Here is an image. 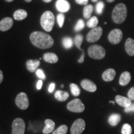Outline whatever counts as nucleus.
I'll return each instance as SVG.
<instances>
[{"mask_svg":"<svg viewBox=\"0 0 134 134\" xmlns=\"http://www.w3.org/2000/svg\"><path fill=\"white\" fill-rule=\"evenodd\" d=\"M30 41L36 47L47 49L53 46L54 41L50 35L42 32H34L30 35Z\"/></svg>","mask_w":134,"mask_h":134,"instance_id":"f257e3e1","label":"nucleus"},{"mask_svg":"<svg viewBox=\"0 0 134 134\" xmlns=\"http://www.w3.org/2000/svg\"><path fill=\"white\" fill-rule=\"evenodd\" d=\"M127 16V9L125 4L119 3L114 8L112 13V19L115 24H121L126 19Z\"/></svg>","mask_w":134,"mask_h":134,"instance_id":"f03ea898","label":"nucleus"},{"mask_svg":"<svg viewBox=\"0 0 134 134\" xmlns=\"http://www.w3.org/2000/svg\"><path fill=\"white\" fill-rule=\"evenodd\" d=\"M55 24V16L51 11H47L42 15L41 25L43 29L47 32H50Z\"/></svg>","mask_w":134,"mask_h":134,"instance_id":"7ed1b4c3","label":"nucleus"},{"mask_svg":"<svg viewBox=\"0 0 134 134\" xmlns=\"http://www.w3.org/2000/svg\"><path fill=\"white\" fill-rule=\"evenodd\" d=\"M88 53L90 57L96 60H100L105 56V50L102 46L99 45H93L88 50Z\"/></svg>","mask_w":134,"mask_h":134,"instance_id":"20e7f679","label":"nucleus"},{"mask_svg":"<svg viewBox=\"0 0 134 134\" xmlns=\"http://www.w3.org/2000/svg\"><path fill=\"white\" fill-rule=\"evenodd\" d=\"M66 108L72 113H80L85 110V107L80 99H75L67 104Z\"/></svg>","mask_w":134,"mask_h":134,"instance_id":"39448f33","label":"nucleus"},{"mask_svg":"<svg viewBox=\"0 0 134 134\" xmlns=\"http://www.w3.org/2000/svg\"><path fill=\"white\" fill-rule=\"evenodd\" d=\"M103 29L101 27H96L89 32L86 36V41L88 42L93 43L98 41L103 34Z\"/></svg>","mask_w":134,"mask_h":134,"instance_id":"423d86ee","label":"nucleus"},{"mask_svg":"<svg viewBox=\"0 0 134 134\" xmlns=\"http://www.w3.org/2000/svg\"><path fill=\"white\" fill-rule=\"evenodd\" d=\"M15 103L17 106L22 110H26L29 105V100L25 93H20L17 95Z\"/></svg>","mask_w":134,"mask_h":134,"instance_id":"0eeeda50","label":"nucleus"},{"mask_svg":"<svg viewBox=\"0 0 134 134\" xmlns=\"http://www.w3.org/2000/svg\"><path fill=\"white\" fill-rule=\"evenodd\" d=\"M26 125L21 118H16L12 124V134H24Z\"/></svg>","mask_w":134,"mask_h":134,"instance_id":"6e6552de","label":"nucleus"},{"mask_svg":"<svg viewBox=\"0 0 134 134\" xmlns=\"http://www.w3.org/2000/svg\"><path fill=\"white\" fill-rule=\"evenodd\" d=\"M122 37H123V33L121 30L119 29H113L110 32L108 36L109 41L114 45L119 43L122 41Z\"/></svg>","mask_w":134,"mask_h":134,"instance_id":"1a4fd4ad","label":"nucleus"},{"mask_svg":"<svg viewBox=\"0 0 134 134\" xmlns=\"http://www.w3.org/2000/svg\"><path fill=\"white\" fill-rule=\"evenodd\" d=\"M86 124L82 119H78L73 122L71 125L70 132L71 134H81L85 129Z\"/></svg>","mask_w":134,"mask_h":134,"instance_id":"9d476101","label":"nucleus"},{"mask_svg":"<svg viewBox=\"0 0 134 134\" xmlns=\"http://www.w3.org/2000/svg\"><path fill=\"white\" fill-rule=\"evenodd\" d=\"M81 86L84 90L89 92H91V93L95 92L97 90V86L95 83L88 79L82 80L81 82Z\"/></svg>","mask_w":134,"mask_h":134,"instance_id":"9b49d317","label":"nucleus"},{"mask_svg":"<svg viewBox=\"0 0 134 134\" xmlns=\"http://www.w3.org/2000/svg\"><path fill=\"white\" fill-rule=\"evenodd\" d=\"M56 8L61 13L68 12L70 9V3L66 0H57L55 3Z\"/></svg>","mask_w":134,"mask_h":134,"instance_id":"f8f14e48","label":"nucleus"},{"mask_svg":"<svg viewBox=\"0 0 134 134\" xmlns=\"http://www.w3.org/2000/svg\"><path fill=\"white\" fill-rule=\"evenodd\" d=\"M14 24L13 19L11 18H5L0 21V31H7L12 27Z\"/></svg>","mask_w":134,"mask_h":134,"instance_id":"ddd939ff","label":"nucleus"},{"mask_svg":"<svg viewBox=\"0 0 134 134\" xmlns=\"http://www.w3.org/2000/svg\"><path fill=\"white\" fill-rule=\"evenodd\" d=\"M115 101L120 106L126 108L132 104V100L129 98H125L124 96L117 95L115 97Z\"/></svg>","mask_w":134,"mask_h":134,"instance_id":"4468645a","label":"nucleus"},{"mask_svg":"<svg viewBox=\"0 0 134 134\" xmlns=\"http://www.w3.org/2000/svg\"><path fill=\"white\" fill-rule=\"evenodd\" d=\"M26 68L27 70L31 73L36 71L40 65V60H29L26 62Z\"/></svg>","mask_w":134,"mask_h":134,"instance_id":"2eb2a0df","label":"nucleus"},{"mask_svg":"<svg viewBox=\"0 0 134 134\" xmlns=\"http://www.w3.org/2000/svg\"><path fill=\"white\" fill-rule=\"evenodd\" d=\"M115 75H116V73H115L114 70L113 68H109L103 73L102 78L105 81L109 82L113 81L114 79Z\"/></svg>","mask_w":134,"mask_h":134,"instance_id":"dca6fc26","label":"nucleus"},{"mask_svg":"<svg viewBox=\"0 0 134 134\" xmlns=\"http://www.w3.org/2000/svg\"><path fill=\"white\" fill-rule=\"evenodd\" d=\"M125 49L127 54L130 56H134V40L128 38L125 43Z\"/></svg>","mask_w":134,"mask_h":134,"instance_id":"f3484780","label":"nucleus"},{"mask_svg":"<svg viewBox=\"0 0 134 134\" xmlns=\"http://www.w3.org/2000/svg\"><path fill=\"white\" fill-rule=\"evenodd\" d=\"M45 124H46V126L42 130L43 134H48L53 132L55 129V122L52 120L48 119H46L45 120Z\"/></svg>","mask_w":134,"mask_h":134,"instance_id":"a211bd4d","label":"nucleus"},{"mask_svg":"<svg viewBox=\"0 0 134 134\" xmlns=\"http://www.w3.org/2000/svg\"><path fill=\"white\" fill-rule=\"evenodd\" d=\"M43 59L45 62L50 63H55L58 61V56L54 53H46L43 55Z\"/></svg>","mask_w":134,"mask_h":134,"instance_id":"6ab92c4d","label":"nucleus"},{"mask_svg":"<svg viewBox=\"0 0 134 134\" xmlns=\"http://www.w3.org/2000/svg\"><path fill=\"white\" fill-rule=\"evenodd\" d=\"M131 80V75L129 71L122 73L119 78V84L121 86H126L130 83Z\"/></svg>","mask_w":134,"mask_h":134,"instance_id":"aec40b11","label":"nucleus"},{"mask_svg":"<svg viewBox=\"0 0 134 134\" xmlns=\"http://www.w3.org/2000/svg\"><path fill=\"white\" fill-rule=\"evenodd\" d=\"M27 16V13L24 9H18L13 14L14 19L17 21H21L24 19Z\"/></svg>","mask_w":134,"mask_h":134,"instance_id":"412c9836","label":"nucleus"},{"mask_svg":"<svg viewBox=\"0 0 134 134\" xmlns=\"http://www.w3.org/2000/svg\"><path fill=\"white\" fill-rule=\"evenodd\" d=\"M121 119V116L119 114H113L109 117L108 122L112 126H115L119 123Z\"/></svg>","mask_w":134,"mask_h":134,"instance_id":"4be33fe9","label":"nucleus"},{"mask_svg":"<svg viewBox=\"0 0 134 134\" xmlns=\"http://www.w3.org/2000/svg\"><path fill=\"white\" fill-rule=\"evenodd\" d=\"M55 98L57 100H59V101H65L69 98V94L66 91L58 90L55 93Z\"/></svg>","mask_w":134,"mask_h":134,"instance_id":"5701e85b","label":"nucleus"},{"mask_svg":"<svg viewBox=\"0 0 134 134\" xmlns=\"http://www.w3.org/2000/svg\"><path fill=\"white\" fill-rule=\"evenodd\" d=\"M93 11V6L91 4H87L83 8V16L85 19H89L91 18Z\"/></svg>","mask_w":134,"mask_h":134,"instance_id":"b1692460","label":"nucleus"},{"mask_svg":"<svg viewBox=\"0 0 134 134\" xmlns=\"http://www.w3.org/2000/svg\"><path fill=\"white\" fill-rule=\"evenodd\" d=\"M73 39L70 37H65L62 39V45L65 49H70L73 47Z\"/></svg>","mask_w":134,"mask_h":134,"instance_id":"393cba45","label":"nucleus"},{"mask_svg":"<svg viewBox=\"0 0 134 134\" xmlns=\"http://www.w3.org/2000/svg\"><path fill=\"white\" fill-rule=\"evenodd\" d=\"M98 23L99 21L98 18L96 16H93L89 19L88 22H87L86 25L88 27L93 29V28L96 27L98 24Z\"/></svg>","mask_w":134,"mask_h":134,"instance_id":"a878e982","label":"nucleus"},{"mask_svg":"<svg viewBox=\"0 0 134 134\" xmlns=\"http://www.w3.org/2000/svg\"><path fill=\"white\" fill-rule=\"evenodd\" d=\"M70 90H71V92L72 94L74 96H80V93H81V90L78 85L75 83H71L70 85Z\"/></svg>","mask_w":134,"mask_h":134,"instance_id":"bb28decb","label":"nucleus"},{"mask_svg":"<svg viewBox=\"0 0 134 134\" xmlns=\"http://www.w3.org/2000/svg\"><path fill=\"white\" fill-rule=\"evenodd\" d=\"M83 36H82L81 34H77L76 36L75 37L74 40H73L74 44L79 50H81V46L82 42H83Z\"/></svg>","mask_w":134,"mask_h":134,"instance_id":"cd10ccee","label":"nucleus"},{"mask_svg":"<svg viewBox=\"0 0 134 134\" xmlns=\"http://www.w3.org/2000/svg\"><path fill=\"white\" fill-rule=\"evenodd\" d=\"M67 132H68V127L66 125H62L54 130L52 134H66Z\"/></svg>","mask_w":134,"mask_h":134,"instance_id":"c85d7f7f","label":"nucleus"},{"mask_svg":"<svg viewBox=\"0 0 134 134\" xmlns=\"http://www.w3.org/2000/svg\"><path fill=\"white\" fill-rule=\"evenodd\" d=\"M85 22H84V21L83 19H79L78 21V22H77L76 24L75 25V31L76 32H78V31H81L82 29H84V27H85Z\"/></svg>","mask_w":134,"mask_h":134,"instance_id":"c756f323","label":"nucleus"},{"mask_svg":"<svg viewBox=\"0 0 134 134\" xmlns=\"http://www.w3.org/2000/svg\"><path fill=\"white\" fill-rule=\"evenodd\" d=\"M104 8V3L103 1H99L96 6V11L98 14H102L103 12V9Z\"/></svg>","mask_w":134,"mask_h":134,"instance_id":"7c9ffc66","label":"nucleus"},{"mask_svg":"<svg viewBox=\"0 0 134 134\" xmlns=\"http://www.w3.org/2000/svg\"><path fill=\"white\" fill-rule=\"evenodd\" d=\"M132 127L129 124H125L123 125L122 128V134H132Z\"/></svg>","mask_w":134,"mask_h":134,"instance_id":"2f4dec72","label":"nucleus"},{"mask_svg":"<svg viewBox=\"0 0 134 134\" xmlns=\"http://www.w3.org/2000/svg\"><path fill=\"white\" fill-rule=\"evenodd\" d=\"M57 23L58 24V26L60 28H62L63 26V24H64L65 21V16L62 13L58 14L57 16Z\"/></svg>","mask_w":134,"mask_h":134,"instance_id":"473e14b6","label":"nucleus"},{"mask_svg":"<svg viewBox=\"0 0 134 134\" xmlns=\"http://www.w3.org/2000/svg\"><path fill=\"white\" fill-rule=\"evenodd\" d=\"M37 76L38 77V78H40L41 80H46V76L45 75L44 72L42 69H37V71H36Z\"/></svg>","mask_w":134,"mask_h":134,"instance_id":"72a5a7b5","label":"nucleus"},{"mask_svg":"<svg viewBox=\"0 0 134 134\" xmlns=\"http://www.w3.org/2000/svg\"><path fill=\"white\" fill-rule=\"evenodd\" d=\"M127 96H128V98H130L131 100H134V86L130 89L128 93H127Z\"/></svg>","mask_w":134,"mask_h":134,"instance_id":"f704fd0d","label":"nucleus"},{"mask_svg":"<svg viewBox=\"0 0 134 134\" xmlns=\"http://www.w3.org/2000/svg\"><path fill=\"white\" fill-rule=\"evenodd\" d=\"M125 113H130V112H134V103H132L129 106L125 108Z\"/></svg>","mask_w":134,"mask_h":134,"instance_id":"c9c22d12","label":"nucleus"},{"mask_svg":"<svg viewBox=\"0 0 134 134\" xmlns=\"http://www.w3.org/2000/svg\"><path fill=\"white\" fill-rule=\"evenodd\" d=\"M76 3L80 5H86L88 4L89 0H75Z\"/></svg>","mask_w":134,"mask_h":134,"instance_id":"e433bc0d","label":"nucleus"},{"mask_svg":"<svg viewBox=\"0 0 134 134\" xmlns=\"http://www.w3.org/2000/svg\"><path fill=\"white\" fill-rule=\"evenodd\" d=\"M84 59H85V52H84V50H82V54H81V57L79 58V60H78V63H83Z\"/></svg>","mask_w":134,"mask_h":134,"instance_id":"4c0bfd02","label":"nucleus"},{"mask_svg":"<svg viewBox=\"0 0 134 134\" xmlns=\"http://www.w3.org/2000/svg\"><path fill=\"white\" fill-rule=\"evenodd\" d=\"M55 89V84L54 83H51L49 87H48V92L49 93H52V92L53 91V90H54Z\"/></svg>","mask_w":134,"mask_h":134,"instance_id":"58836bf2","label":"nucleus"},{"mask_svg":"<svg viewBox=\"0 0 134 134\" xmlns=\"http://www.w3.org/2000/svg\"><path fill=\"white\" fill-rule=\"evenodd\" d=\"M43 82L42 81V80H38L37 83V88L38 90H40L42 88V86Z\"/></svg>","mask_w":134,"mask_h":134,"instance_id":"ea45409f","label":"nucleus"},{"mask_svg":"<svg viewBox=\"0 0 134 134\" xmlns=\"http://www.w3.org/2000/svg\"><path fill=\"white\" fill-rule=\"evenodd\" d=\"M3 80V73L2 71L0 70V84L2 83Z\"/></svg>","mask_w":134,"mask_h":134,"instance_id":"a19ab883","label":"nucleus"},{"mask_svg":"<svg viewBox=\"0 0 134 134\" xmlns=\"http://www.w3.org/2000/svg\"><path fill=\"white\" fill-rule=\"evenodd\" d=\"M42 1H44L45 3H50V2H51L52 0H42Z\"/></svg>","mask_w":134,"mask_h":134,"instance_id":"79ce46f5","label":"nucleus"},{"mask_svg":"<svg viewBox=\"0 0 134 134\" xmlns=\"http://www.w3.org/2000/svg\"><path fill=\"white\" fill-rule=\"evenodd\" d=\"M106 1H108V2H109V3H113L114 1H115V0H106Z\"/></svg>","mask_w":134,"mask_h":134,"instance_id":"37998d69","label":"nucleus"},{"mask_svg":"<svg viewBox=\"0 0 134 134\" xmlns=\"http://www.w3.org/2000/svg\"><path fill=\"white\" fill-rule=\"evenodd\" d=\"M6 1H7V2H12V1H14V0H5Z\"/></svg>","mask_w":134,"mask_h":134,"instance_id":"c03bdc74","label":"nucleus"},{"mask_svg":"<svg viewBox=\"0 0 134 134\" xmlns=\"http://www.w3.org/2000/svg\"><path fill=\"white\" fill-rule=\"evenodd\" d=\"M25 1H26V2H28V3H29V2H31V1H32V0H25Z\"/></svg>","mask_w":134,"mask_h":134,"instance_id":"a18cd8bd","label":"nucleus"},{"mask_svg":"<svg viewBox=\"0 0 134 134\" xmlns=\"http://www.w3.org/2000/svg\"><path fill=\"white\" fill-rule=\"evenodd\" d=\"M92 1H93V2H97V1H98V0H91Z\"/></svg>","mask_w":134,"mask_h":134,"instance_id":"49530a36","label":"nucleus"},{"mask_svg":"<svg viewBox=\"0 0 134 134\" xmlns=\"http://www.w3.org/2000/svg\"><path fill=\"white\" fill-rule=\"evenodd\" d=\"M110 103H113V104H114V101H110Z\"/></svg>","mask_w":134,"mask_h":134,"instance_id":"de8ad7c7","label":"nucleus"}]
</instances>
